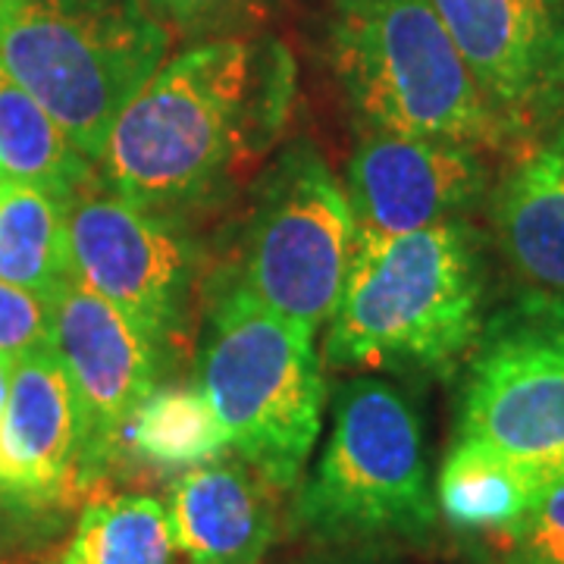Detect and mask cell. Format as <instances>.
I'll return each instance as SVG.
<instances>
[{"label": "cell", "instance_id": "obj_20", "mask_svg": "<svg viewBox=\"0 0 564 564\" xmlns=\"http://www.w3.org/2000/svg\"><path fill=\"white\" fill-rule=\"evenodd\" d=\"M122 445L158 467L192 470L220 462L229 448L226 430L202 389H154L126 426Z\"/></svg>", "mask_w": 564, "mask_h": 564}, {"label": "cell", "instance_id": "obj_26", "mask_svg": "<svg viewBox=\"0 0 564 564\" xmlns=\"http://www.w3.org/2000/svg\"><path fill=\"white\" fill-rule=\"evenodd\" d=\"M0 195H3V182H0Z\"/></svg>", "mask_w": 564, "mask_h": 564}, {"label": "cell", "instance_id": "obj_19", "mask_svg": "<svg viewBox=\"0 0 564 564\" xmlns=\"http://www.w3.org/2000/svg\"><path fill=\"white\" fill-rule=\"evenodd\" d=\"M61 564H180L166 505L151 496L91 502L82 511Z\"/></svg>", "mask_w": 564, "mask_h": 564}, {"label": "cell", "instance_id": "obj_4", "mask_svg": "<svg viewBox=\"0 0 564 564\" xmlns=\"http://www.w3.org/2000/svg\"><path fill=\"white\" fill-rule=\"evenodd\" d=\"M323 3L329 61L364 129L508 148L433 0Z\"/></svg>", "mask_w": 564, "mask_h": 564}, {"label": "cell", "instance_id": "obj_7", "mask_svg": "<svg viewBox=\"0 0 564 564\" xmlns=\"http://www.w3.org/2000/svg\"><path fill=\"white\" fill-rule=\"evenodd\" d=\"M564 477V299L524 292L502 304L467 355L458 436Z\"/></svg>", "mask_w": 564, "mask_h": 564}, {"label": "cell", "instance_id": "obj_14", "mask_svg": "<svg viewBox=\"0 0 564 564\" xmlns=\"http://www.w3.org/2000/svg\"><path fill=\"white\" fill-rule=\"evenodd\" d=\"M270 486L248 464L210 462L170 489L166 518L188 564H261L276 536Z\"/></svg>", "mask_w": 564, "mask_h": 564}, {"label": "cell", "instance_id": "obj_11", "mask_svg": "<svg viewBox=\"0 0 564 564\" xmlns=\"http://www.w3.org/2000/svg\"><path fill=\"white\" fill-rule=\"evenodd\" d=\"M66 242L73 280L120 307L154 345L180 323L188 289V254L170 226L120 195L66 202Z\"/></svg>", "mask_w": 564, "mask_h": 564}, {"label": "cell", "instance_id": "obj_23", "mask_svg": "<svg viewBox=\"0 0 564 564\" xmlns=\"http://www.w3.org/2000/svg\"><path fill=\"white\" fill-rule=\"evenodd\" d=\"M154 7L158 17H170L176 22H195L214 13V7H220L223 0H148Z\"/></svg>", "mask_w": 564, "mask_h": 564}, {"label": "cell", "instance_id": "obj_13", "mask_svg": "<svg viewBox=\"0 0 564 564\" xmlns=\"http://www.w3.org/2000/svg\"><path fill=\"white\" fill-rule=\"evenodd\" d=\"M0 489L22 499L76 492V408L54 345L13 364L0 421Z\"/></svg>", "mask_w": 564, "mask_h": 564}, {"label": "cell", "instance_id": "obj_10", "mask_svg": "<svg viewBox=\"0 0 564 564\" xmlns=\"http://www.w3.org/2000/svg\"><path fill=\"white\" fill-rule=\"evenodd\" d=\"M54 351L76 408V492L113 467L126 426L154 392L158 351L120 307L73 280L54 302Z\"/></svg>", "mask_w": 564, "mask_h": 564}, {"label": "cell", "instance_id": "obj_24", "mask_svg": "<svg viewBox=\"0 0 564 564\" xmlns=\"http://www.w3.org/2000/svg\"><path fill=\"white\" fill-rule=\"evenodd\" d=\"M10 364L0 358V421H3V408H7V395H10Z\"/></svg>", "mask_w": 564, "mask_h": 564}, {"label": "cell", "instance_id": "obj_1", "mask_svg": "<svg viewBox=\"0 0 564 564\" xmlns=\"http://www.w3.org/2000/svg\"><path fill=\"white\" fill-rule=\"evenodd\" d=\"M285 98V63L261 82L245 41L188 47L163 61L110 126L98 158L104 182L151 214L195 202L251 144L267 141Z\"/></svg>", "mask_w": 564, "mask_h": 564}, {"label": "cell", "instance_id": "obj_21", "mask_svg": "<svg viewBox=\"0 0 564 564\" xmlns=\"http://www.w3.org/2000/svg\"><path fill=\"white\" fill-rule=\"evenodd\" d=\"M505 543V564H564V477L540 492Z\"/></svg>", "mask_w": 564, "mask_h": 564}, {"label": "cell", "instance_id": "obj_3", "mask_svg": "<svg viewBox=\"0 0 564 564\" xmlns=\"http://www.w3.org/2000/svg\"><path fill=\"white\" fill-rule=\"evenodd\" d=\"M148 0H17L0 22V69L98 161L110 126L166 57Z\"/></svg>", "mask_w": 564, "mask_h": 564}, {"label": "cell", "instance_id": "obj_16", "mask_svg": "<svg viewBox=\"0 0 564 564\" xmlns=\"http://www.w3.org/2000/svg\"><path fill=\"white\" fill-rule=\"evenodd\" d=\"M549 480L477 443L455 440L436 480V508L455 530L505 540L530 514Z\"/></svg>", "mask_w": 564, "mask_h": 564}, {"label": "cell", "instance_id": "obj_2", "mask_svg": "<svg viewBox=\"0 0 564 564\" xmlns=\"http://www.w3.org/2000/svg\"><path fill=\"white\" fill-rule=\"evenodd\" d=\"M484 258L462 220L380 242H355L329 317L333 367L445 377L484 329Z\"/></svg>", "mask_w": 564, "mask_h": 564}, {"label": "cell", "instance_id": "obj_27", "mask_svg": "<svg viewBox=\"0 0 564 564\" xmlns=\"http://www.w3.org/2000/svg\"><path fill=\"white\" fill-rule=\"evenodd\" d=\"M0 182H3V180H0Z\"/></svg>", "mask_w": 564, "mask_h": 564}, {"label": "cell", "instance_id": "obj_22", "mask_svg": "<svg viewBox=\"0 0 564 564\" xmlns=\"http://www.w3.org/2000/svg\"><path fill=\"white\" fill-rule=\"evenodd\" d=\"M54 345V302L0 280V358L13 364Z\"/></svg>", "mask_w": 564, "mask_h": 564}, {"label": "cell", "instance_id": "obj_18", "mask_svg": "<svg viewBox=\"0 0 564 564\" xmlns=\"http://www.w3.org/2000/svg\"><path fill=\"white\" fill-rule=\"evenodd\" d=\"M88 163L51 113L0 69V180L69 202L88 182Z\"/></svg>", "mask_w": 564, "mask_h": 564}, {"label": "cell", "instance_id": "obj_9", "mask_svg": "<svg viewBox=\"0 0 564 564\" xmlns=\"http://www.w3.org/2000/svg\"><path fill=\"white\" fill-rule=\"evenodd\" d=\"M508 144L564 120V0H433Z\"/></svg>", "mask_w": 564, "mask_h": 564}, {"label": "cell", "instance_id": "obj_25", "mask_svg": "<svg viewBox=\"0 0 564 564\" xmlns=\"http://www.w3.org/2000/svg\"><path fill=\"white\" fill-rule=\"evenodd\" d=\"M13 3H17V0H0V22L7 20V13L13 10Z\"/></svg>", "mask_w": 564, "mask_h": 564}, {"label": "cell", "instance_id": "obj_5", "mask_svg": "<svg viewBox=\"0 0 564 564\" xmlns=\"http://www.w3.org/2000/svg\"><path fill=\"white\" fill-rule=\"evenodd\" d=\"M311 339L236 285L214 311L198 364L229 448L276 489L302 480L321 440L326 383Z\"/></svg>", "mask_w": 564, "mask_h": 564}, {"label": "cell", "instance_id": "obj_6", "mask_svg": "<svg viewBox=\"0 0 564 564\" xmlns=\"http://www.w3.org/2000/svg\"><path fill=\"white\" fill-rule=\"evenodd\" d=\"M299 521L321 540L423 536L436 521L423 423L402 389L358 377L339 386Z\"/></svg>", "mask_w": 564, "mask_h": 564}, {"label": "cell", "instance_id": "obj_15", "mask_svg": "<svg viewBox=\"0 0 564 564\" xmlns=\"http://www.w3.org/2000/svg\"><path fill=\"white\" fill-rule=\"evenodd\" d=\"M505 258L540 292L564 299V120L524 148L496 198Z\"/></svg>", "mask_w": 564, "mask_h": 564}, {"label": "cell", "instance_id": "obj_8", "mask_svg": "<svg viewBox=\"0 0 564 564\" xmlns=\"http://www.w3.org/2000/svg\"><path fill=\"white\" fill-rule=\"evenodd\" d=\"M348 195L317 148L295 144L267 173L245 248V292L282 321L329 323L355 258Z\"/></svg>", "mask_w": 564, "mask_h": 564}, {"label": "cell", "instance_id": "obj_17", "mask_svg": "<svg viewBox=\"0 0 564 564\" xmlns=\"http://www.w3.org/2000/svg\"><path fill=\"white\" fill-rule=\"evenodd\" d=\"M0 280L57 302L73 282L66 202L32 185L3 182L0 195Z\"/></svg>", "mask_w": 564, "mask_h": 564}, {"label": "cell", "instance_id": "obj_12", "mask_svg": "<svg viewBox=\"0 0 564 564\" xmlns=\"http://www.w3.org/2000/svg\"><path fill=\"white\" fill-rule=\"evenodd\" d=\"M489 185L484 151L462 141L364 129L348 161V204L358 242L395 239L455 220Z\"/></svg>", "mask_w": 564, "mask_h": 564}]
</instances>
